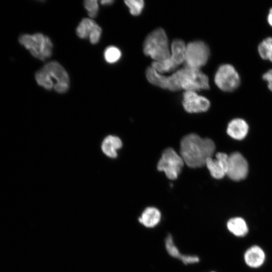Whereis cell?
<instances>
[{
    "instance_id": "cell-1",
    "label": "cell",
    "mask_w": 272,
    "mask_h": 272,
    "mask_svg": "<svg viewBox=\"0 0 272 272\" xmlns=\"http://www.w3.org/2000/svg\"><path fill=\"white\" fill-rule=\"evenodd\" d=\"M146 75L151 84L172 91L184 90L196 92L209 89L208 76L199 69L185 66L167 76L150 66L147 68Z\"/></svg>"
},
{
    "instance_id": "cell-2",
    "label": "cell",
    "mask_w": 272,
    "mask_h": 272,
    "mask_svg": "<svg viewBox=\"0 0 272 272\" xmlns=\"http://www.w3.org/2000/svg\"><path fill=\"white\" fill-rule=\"evenodd\" d=\"M215 150L214 142L195 133L184 137L180 143V156L184 164L190 168L202 167L212 157Z\"/></svg>"
},
{
    "instance_id": "cell-3",
    "label": "cell",
    "mask_w": 272,
    "mask_h": 272,
    "mask_svg": "<svg viewBox=\"0 0 272 272\" xmlns=\"http://www.w3.org/2000/svg\"><path fill=\"white\" fill-rule=\"evenodd\" d=\"M144 54L152 58L154 61H162L171 55L168 37L162 28H157L146 37L143 44Z\"/></svg>"
},
{
    "instance_id": "cell-4",
    "label": "cell",
    "mask_w": 272,
    "mask_h": 272,
    "mask_svg": "<svg viewBox=\"0 0 272 272\" xmlns=\"http://www.w3.org/2000/svg\"><path fill=\"white\" fill-rule=\"evenodd\" d=\"M41 75L50 90L64 93L70 87L69 76L64 68L56 61H50L39 70Z\"/></svg>"
},
{
    "instance_id": "cell-5",
    "label": "cell",
    "mask_w": 272,
    "mask_h": 272,
    "mask_svg": "<svg viewBox=\"0 0 272 272\" xmlns=\"http://www.w3.org/2000/svg\"><path fill=\"white\" fill-rule=\"evenodd\" d=\"M18 41L33 57L39 60H44L52 54L51 39L41 33L23 34L19 37Z\"/></svg>"
},
{
    "instance_id": "cell-6",
    "label": "cell",
    "mask_w": 272,
    "mask_h": 272,
    "mask_svg": "<svg viewBox=\"0 0 272 272\" xmlns=\"http://www.w3.org/2000/svg\"><path fill=\"white\" fill-rule=\"evenodd\" d=\"M185 47L186 45L183 41L174 40L171 46L170 57L162 61H153L151 66L162 74L174 71L184 62Z\"/></svg>"
},
{
    "instance_id": "cell-7",
    "label": "cell",
    "mask_w": 272,
    "mask_h": 272,
    "mask_svg": "<svg viewBox=\"0 0 272 272\" xmlns=\"http://www.w3.org/2000/svg\"><path fill=\"white\" fill-rule=\"evenodd\" d=\"M209 55V48L205 42L201 41L190 42L185 47V66L199 70L207 63Z\"/></svg>"
},
{
    "instance_id": "cell-8",
    "label": "cell",
    "mask_w": 272,
    "mask_h": 272,
    "mask_svg": "<svg viewBox=\"0 0 272 272\" xmlns=\"http://www.w3.org/2000/svg\"><path fill=\"white\" fill-rule=\"evenodd\" d=\"M184 164L180 155L173 149L167 148L162 154L157 164V169L159 171H163L169 179L174 180L180 174Z\"/></svg>"
},
{
    "instance_id": "cell-9",
    "label": "cell",
    "mask_w": 272,
    "mask_h": 272,
    "mask_svg": "<svg viewBox=\"0 0 272 272\" xmlns=\"http://www.w3.org/2000/svg\"><path fill=\"white\" fill-rule=\"evenodd\" d=\"M214 81L217 87L221 90L231 92L239 86L240 77L233 65L224 64L221 65L218 69Z\"/></svg>"
},
{
    "instance_id": "cell-10",
    "label": "cell",
    "mask_w": 272,
    "mask_h": 272,
    "mask_svg": "<svg viewBox=\"0 0 272 272\" xmlns=\"http://www.w3.org/2000/svg\"><path fill=\"white\" fill-rule=\"evenodd\" d=\"M248 165L245 158L239 152H234L228 156L226 175L233 180L244 179L248 173Z\"/></svg>"
},
{
    "instance_id": "cell-11",
    "label": "cell",
    "mask_w": 272,
    "mask_h": 272,
    "mask_svg": "<svg viewBox=\"0 0 272 272\" xmlns=\"http://www.w3.org/2000/svg\"><path fill=\"white\" fill-rule=\"evenodd\" d=\"M182 105L188 112L199 113L207 111L210 102L207 98L198 95L196 92L187 91L183 94Z\"/></svg>"
},
{
    "instance_id": "cell-12",
    "label": "cell",
    "mask_w": 272,
    "mask_h": 272,
    "mask_svg": "<svg viewBox=\"0 0 272 272\" xmlns=\"http://www.w3.org/2000/svg\"><path fill=\"white\" fill-rule=\"evenodd\" d=\"M228 155L224 153H217L216 158L208 159L205 165L213 177L221 179L227 174Z\"/></svg>"
},
{
    "instance_id": "cell-13",
    "label": "cell",
    "mask_w": 272,
    "mask_h": 272,
    "mask_svg": "<svg viewBox=\"0 0 272 272\" xmlns=\"http://www.w3.org/2000/svg\"><path fill=\"white\" fill-rule=\"evenodd\" d=\"M243 259L246 265L251 268L262 266L266 259V254L263 249L257 245L248 247L244 252Z\"/></svg>"
},
{
    "instance_id": "cell-14",
    "label": "cell",
    "mask_w": 272,
    "mask_h": 272,
    "mask_svg": "<svg viewBox=\"0 0 272 272\" xmlns=\"http://www.w3.org/2000/svg\"><path fill=\"white\" fill-rule=\"evenodd\" d=\"M229 232L236 237L246 236L249 232V227L246 220L241 217H232L226 223Z\"/></svg>"
},
{
    "instance_id": "cell-15",
    "label": "cell",
    "mask_w": 272,
    "mask_h": 272,
    "mask_svg": "<svg viewBox=\"0 0 272 272\" xmlns=\"http://www.w3.org/2000/svg\"><path fill=\"white\" fill-rule=\"evenodd\" d=\"M248 131L247 122L241 118L232 120L228 124L227 132L231 138L237 140L243 139Z\"/></svg>"
},
{
    "instance_id": "cell-16",
    "label": "cell",
    "mask_w": 272,
    "mask_h": 272,
    "mask_svg": "<svg viewBox=\"0 0 272 272\" xmlns=\"http://www.w3.org/2000/svg\"><path fill=\"white\" fill-rule=\"evenodd\" d=\"M161 218V214L160 211L155 207H150L144 210L139 218V221L144 226L151 228L159 223Z\"/></svg>"
},
{
    "instance_id": "cell-17",
    "label": "cell",
    "mask_w": 272,
    "mask_h": 272,
    "mask_svg": "<svg viewBox=\"0 0 272 272\" xmlns=\"http://www.w3.org/2000/svg\"><path fill=\"white\" fill-rule=\"evenodd\" d=\"M121 146L122 142L119 138L109 135L104 140L102 144V150L108 157L115 158L117 156L116 151Z\"/></svg>"
},
{
    "instance_id": "cell-18",
    "label": "cell",
    "mask_w": 272,
    "mask_h": 272,
    "mask_svg": "<svg viewBox=\"0 0 272 272\" xmlns=\"http://www.w3.org/2000/svg\"><path fill=\"white\" fill-rule=\"evenodd\" d=\"M97 23L90 18H84L82 20L76 29L77 36L81 39L88 38L91 31Z\"/></svg>"
},
{
    "instance_id": "cell-19",
    "label": "cell",
    "mask_w": 272,
    "mask_h": 272,
    "mask_svg": "<svg viewBox=\"0 0 272 272\" xmlns=\"http://www.w3.org/2000/svg\"><path fill=\"white\" fill-rule=\"evenodd\" d=\"M258 52L263 59L272 61V37L263 40L258 45Z\"/></svg>"
},
{
    "instance_id": "cell-20",
    "label": "cell",
    "mask_w": 272,
    "mask_h": 272,
    "mask_svg": "<svg viewBox=\"0 0 272 272\" xmlns=\"http://www.w3.org/2000/svg\"><path fill=\"white\" fill-rule=\"evenodd\" d=\"M121 56V52L119 48L114 46H110L106 48L104 52V57L109 63H114L118 61Z\"/></svg>"
},
{
    "instance_id": "cell-21",
    "label": "cell",
    "mask_w": 272,
    "mask_h": 272,
    "mask_svg": "<svg viewBox=\"0 0 272 272\" xmlns=\"http://www.w3.org/2000/svg\"><path fill=\"white\" fill-rule=\"evenodd\" d=\"M165 243L166 249L168 253L171 256L180 260L183 254L180 252L179 249L175 245L171 235L169 234L167 236Z\"/></svg>"
},
{
    "instance_id": "cell-22",
    "label": "cell",
    "mask_w": 272,
    "mask_h": 272,
    "mask_svg": "<svg viewBox=\"0 0 272 272\" xmlns=\"http://www.w3.org/2000/svg\"><path fill=\"white\" fill-rule=\"evenodd\" d=\"M124 3L128 8L130 14L133 16L140 15L144 6L143 0H126Z\"/></svg>"
},
{
    "instance_id": "cell-23",
    "label": "cell",
    "mask_w": 272,
    "mask_h": 272,
    "mask_svg": "<svg viewBox=\"0 0 272 272\" xmlns=\"http://www.w3.org/2000/svg\"><path fill=\"white\" fill-rule=\"evenodd\" d=\"M84 6L90 17L95 18L97 16L99 10V4L97 1H85L84 2Z\"/></svg>"
},
{
    "instance_id": "cell-24",
    "label": "cell",
    "mask_w": 272,
    "mask_h": 272,
    "mask_svg": "<svg viewBox=\"0 0 272 272\" xmlns=\"http://www.w3.org/2000/svg\"><path fill=\"white\" fill-rule=\"evenodd\" d=\"M102 34L101 28L97 24L94 27L88 37L90 42L92 44L97 43L101 37Z\"/></svg>"
},
{
    "instance_id": "cell-25",
    "label": "cell",
    "mask_w": 272,
    "mask_h": 272,
    "mask_svg": "<svg viewBox=\"0 0 272 272\" xmlns=\"http://www.w3.org/2000/svg\"><path fill=\"white\" fill-rule=\"evenodd\" d=\"M180 260L184 264H194L199 262V258L196 255L183 254Z\"/></svg>"
},
{
    "instance_id": "cell-26",
    "label": "cell",
    "mask_w": 272,
    "mask_h": 272,
    "mask_svg": "<svg viewBox=\"0 0 272 272\" xmlns=\"http://www.w3.org/2000/svg\"><path fill=\"white\" fill-rule=\"evenodd\" d=\"M262 78L267 83L268 88L272 92V69L265 72L263 75Z\"/></svg>"
},
{
    "instance_id": "cell-27",
    "label": "cell",
    "mask_w": 272,
    "mask_h": 272,
    "mask_svg": "<svg viewBox=\"0 0 272 272\" xmlns=\"http://www.w3.org/2000/svg\"><path fill=\"white\" fill-rule=\"evenodd\" d=\"M269 25L272 27V8L270 9L267 18Z\"/></svg>"
},
{
    "instance_id": "cell-28",
    "label": "cell",
    "mask_w": 272,
    "mask_h": 272,
    "mask_svg": "<svg viewBox=\"0 0 272 272\" xmlns=\"http://www.w3.org/2000/svg\"><path fill=\"white\" fill-rule=\"evenodd\" d=\"M114 2V1L112 0H104L101 1V4L103 5L108 6L111 5Z\"/></svg>"
},
{
    "instance_id": "cell-29",
    "label": "cell",
    "mask_w": 272,
    "mask_h": 272,
    "mask_svg": "<svg viewBox=\"0 0 272 272\" xmlns=\"http://www.w3.org/2000/svg\"><path fill=\"white\" fill-rule=\"evenodd\" d=\"M213 272H214V271H213Z\"/></svg>"
}]
</instances>
